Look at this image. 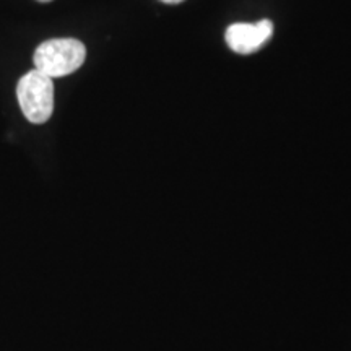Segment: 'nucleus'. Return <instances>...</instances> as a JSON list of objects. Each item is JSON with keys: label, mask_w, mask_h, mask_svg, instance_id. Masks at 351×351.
Masks as SVG:
<instances>
[{"label": "nucleus", "mask_w": 351, "mask_h": 351, "mask_svg": "<svg viewBox=\"0 0 351 351\" xmlns=\"http://www.w3.org/2000/svg\"><path fill=\"white\" fill-rule=\"evenodd\" d=\"M86 59L85 44L73 38L49 39L34 52V67L44 75L59 78L70 75L82 67Z\"/></svg>", "instance_id": "nucleus-1"}, {"label": "nucleus", "mask_w": 351, "mask_h": 351, "mask_svg": "<svg viewBox=\"0 0 351 351\" xmlns=\"http://www.w3.org/2000/svg\"><path fill=\"white\" fill-rule=\"evenodd\" d=\"M16 98L21 112L32 124H44L54 112V83L39 70H32L20 78Z\"/></svg>", "instance_id": "nucleus-2"}, {"label": "nucleus", "mask_w": 351, "mask_h": 351, "mask_svg": "<svg viewBox=\"0 0 351 351\" xmlns=\"http://www.w3.org/2000/svg\"><path fill=\"white\" fill-rule=\"evenodd\" d=\"M274 34V23L262 20L257 23H234L226 29V44L238 54H252Z\"/></svg>", "instance_id": "nucleus-3"}, {"label": "nucleus", "mask_w": 351, "mask_h": 351, "mask_svg": "<svg viewBox=\"0 0 351 351\" xmlns=\"http://www.w3.org/2000/svg\"><path fill=\"white\" fill-rule=\"evenodd\" d=\"M163 3H169V5H176V3H181L184 0H161Z\"/></svg>", "instance_id": "nucleus-4"}, {"label": "nucleus", "mask_w": 351, "mask_h": 351, "mask_svg": "<svg viewBox=\"0 0 351 351\" xmlns=\"http://www.w3.org/2000/svg\"><path fill=\"white\" fill-rule=\"evenodd\" d=\"M38 2H41V3H46V2H52V0H38Z\"/></svg>", "instance_id": "nucleus-5"}]
</instances>
